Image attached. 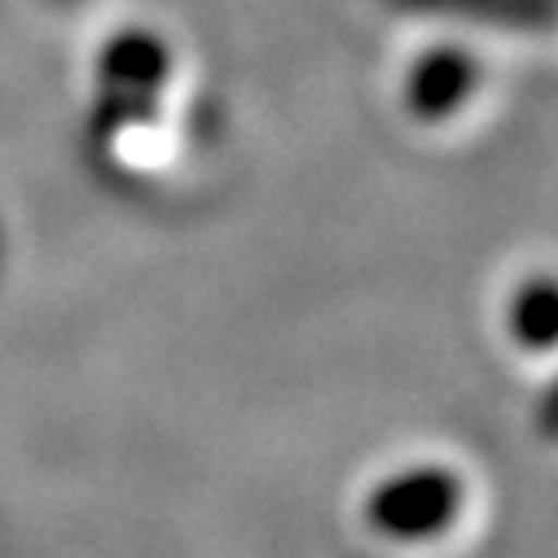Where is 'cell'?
Segmentation results:
<instances>
[{"label": "cell", "instance_id": "obj_2", "mask_svg": "<svg viewBox=\"0 0 558 558\" xmlns=\"http://www.w3.org/2000/svg\"><path fill=\"white\" fill-rule=\"evenodd\" d=\"M396 5L497 32H545L558 23V0H396Z\"/></svg>", "mask_w": 558, "mask_h": 558}, {"label": "cell", "instance_id": "obj_1", "mask_svg": "<svg viewBox=\"0 0 558 558\" xmlns=\"http://www.w3.org/2000/svg\"><path fill=\"white\" fill-rule=\"evenodd\" d=\"M480 84V62L462 49H432L423 53L409 75H404V97H409V110L417 114H445V110H458Z\"/></svg>", "mask_w": 558, "mask_h": 558}]
</instances>
